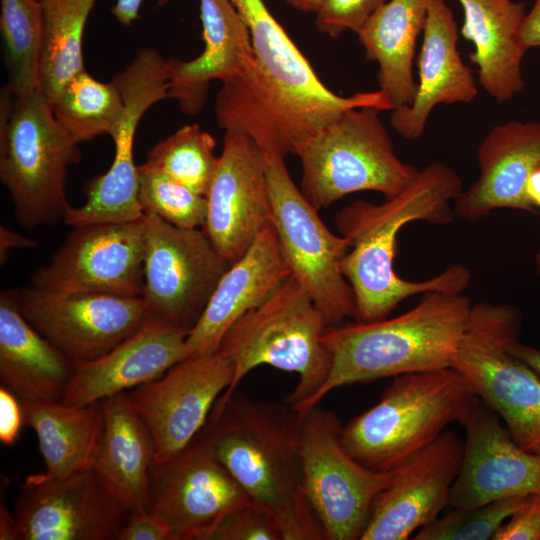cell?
I'll use <instances>...</instances> for the list:
<instances>
[{"mask_svg": "<svg viewBox=\"0 0 540 540\" xmlns=\"http://www.w3.org/2000/svg\"><path fill=\"white\" fill-rule=\"evenodd\" d=\"M462 191L457 172L435 162L419 170L402 192L384 202L357 200L337 213V229L350 244L341 268L353 291L356 321L387 318L403 300L416 294L463 293L468 288L471 271L462 264L450 265L423 281L406 280L394 268L401 229L415 221L451 223L455 217L451 204Z\"/></svg>", "mask_w": 540, "mask_h": 540, "instance_id": "cell-1", "label": "cell"}, {"mask_svg": "<svg viewBox=\"0 0 540 540\" xmlns=\"http://www.w3.org/2000/svg\"><path fill=\"white\" fill-rule=\"evenodd\" d=\"M301 429L288 403L236 390L215 403L199 435L250 500L274 515L281 540H326L302 488Z\"/></svg>", "mask_w": 540, "mask_h": 540, "instance_id": "cell-2", "label": "cell"}, {"mask_svg": "<svg viewBox=\"0 0 540 540\" xmlns=\"http://www.w3.org/2000/svg\"><path fill=\"white\" fill-rule=\"evenodd\" d=\"M472 305L463 293L427 291L396 317L327 327L330 372L300 416L346 385L452 367Z\"/></svg>", "mask_w": 540, "mask_h": 540, "instance_id": "cell-3", "label": "cell"}, {"mask_svg": "<svg viewBox=\"0 0 540 540\" xmlns=\"http://www.w3.org/2000/svg\"><path fill=\"white\" fill-rule=\"evenodd\" d=\"M328 325L304 287L291 275L258 307L225 333L218 352L234 365L231 385L217 401L233 394L260 365L295 373L298 383L285 402L299 414L325 383L331 354L322 336Z\"/></svg>", "mask_w": 540, "mask_h": 540, "instance_id": "cell-4", "label": "cell"}, {"mask_svg": "<svg viewBox=\"0 0 540 540\" xmlns=\"http://www.w3.org/2000/svg\"><path fill=\"white\" fill-rule=\"evenodd\" d=\"M478 400L453 367L394 377L379 401L342 428V443L362 465L391 471L461 422Z\"/></svg>", "mask_w": 540, "mask_h": 540, "instance_id": "cell-5", "label": "cell"}, {"mask_svg": "<svg viewBox=\"0 0 540 540\" xmlns=\"http://www.w3.org/2000/svg\"><path fill=\"white\" fill-rule=\"evenodd\" d=\"M0 179L18 223L34 229L65 219L68 169L81 154L41 89L15 98L4 87L0 109Z\"/></svg>", "mask_w": 540, "mask_h": 540, "instance_id": "cell-6", "label": "cell"}, {"mask_svg": "<svg viewBox=\"0 0 540 540\" xmlns=\"http://www.w3.org/2000/svg\"><path fill=\"white\" fill-rule=\"evenodd\" d=\"M375 107L350 109L308 137L297 148L301 191L318 211L346 195L376 191L391 198L419 170L399 159Z\"/></svg>", "mask_w": 540, "mask_h": 540, "instance_id": "cell-7", "label": "cell"}, {"mask_svg": "<svg viewBox=\"0 0 540 540\" xmlns=\"http://www.w3.org/2000/svg\"><path fill=\"white\" fill-rule=\"evenodd\" d=\"M521 327L513 305L473 304L452 367L503 419L515 442L532 451L540 445V377L509 349Z\"/></svg>", "mask_w": 540, "mask_h": 540, "instance_id": "cell-8", "label": "cell"}, {"mask_svg": "<svg viewBox=\"0 0 540 540\" xmlns=\"http://www.w3.org/2000/svg\"><path fill=\"white\" fill-rule=\"evenodd\" d=\"M271 222L291 275L304 287L328 327L355 317V300L341 264L349 241L336 235L293 182L285 158L264 153Z\"/></svg>", "mask_w": 540, "mask_h": 540, "instance_id": "cell-9", "label": "cell"}, {"mask_svg": "<svg viewBox=\"0 0 540 540\" xmlns=\"http://www.w3.org/2000/svg\"><path fill=\"white\" fill-rule=\"evenodd\" d=\"M342 428L337 414L319 405L302 416V488L326 540L360 539L376 496L394 473L353 458L342 443Z\"/></svg>", "mask_w": 540, "mask_h": 540, "instance_id": "cell-10", "label": "cell"}, {"mask_svg": "<svg viewBox=\"0 0 540 540\" xmlns=\"http://www.w3.org/2000/svg\"><path fill=\"white\" fill-rule=\"evenodd\" d=\"M144 286L150 316L190 331L230 264L202 228L145 214Z\"/></svg>", "mask_w": 540, "mask_h": 540, "instance_id": "cell-11", "label": "cell"}, {"mask_svg": "<svg viewBox=\"0 0 540 540\" xmlns=\"http://www.w3.org/2000/svg\"><path fill=\"white\" fill-rule=\"evenodd\" d=\"M12 291L24 318L75 366L103 356L151 317L142 296Z\"/></svg>", "mask_w": 540, "mask_h": 540, "instance_id": "cell-12", "label": "cell"}, {"mask_svg": "<svg viewBox=\"0 0 540 540\" xmlns=\"http://www.w3.org/2000/svg\"><path fill=\"white\" fill-rule=\"evenodd\" d=\"M17 540H118L131 516L93 467L29 475L15 504Z\"/></svg>", "mask_w": 540, "mask_h": 540, "instance_id": "cell-13", "label": "cell"}, {"mask_svg": "<svg viewBox=\"0 0 540 540\" xmlns=\"http://www.w3.org/2000/svg\"><path fill=\"white\" fill-rule=\"evenodd\" d=\"M31 286L61 293L142 296L145 219L73 227Z\"/></svg>", "mask_w": 540, "mask_h": 540, "instance_id": "cell-14", "label": "cell"}, {"mask_svg": "<svg viewBox=\"0 0 540 540\" xmlns=\"http://www.w3.org/2000/svg\"><path fill=\"white\" fill-rule=\"evenodd\" d=\"M233 377V363L216 351L190 356L127 392L152 435L155 462L167 461L198 436Z\"/></svg>", "mask_w": 540, "mask_h": 540, "instance_id": "cell-15", "label": "cell"}, {"mask_svg": "<svg viewBox=\"0 0 540 540\" xmlns=\"http://www.w3.org/2000/svg\"><path fill=\"white\" fill-rule=\"evenodd\" d=\"M151 510L179 540H211L220 523L251 500L207 443L198 436L150 470Z\"/></svg>", "mask_w": 540, "mask_h": 540, "instance_id": "cell-16", "label": "cell"}, {"mask_svg": "<svg viewBox=\"0 0 540 540\" xmlns=\"http://www.w3.org/2000/svg\"><path fill=\"white\" fill-rule=\"evenodd\" d=\"M203 231L231 265L271 222L264 153L249 136L225 131Z\"/></svg>", "mask_w": 540, "mask_h": 540, "instance_id": "cell-17", "label": "cell"}, {"mask_svg": "<svg viewBox=\"0 0 540 540\" xmlns=\"http://www.w3.org/2000/svg\"><path fill=\"white\" fill-rule=\"evenodd\" d=\"M463 441L444 431L393 469L390 484L375 498L360 540H406L449 506Z\"/></svg>", "mask_w": 540, "mask_h": 540, "instance_id": "cell-18", "label": "cell"}, {"mask_svg": "<svg viewBox=\"0 0 540 540\" xmlns=\"http://www.w3.org/2000/svg\"><path fill=\"white\" fill-rule=\"evenodd\" d=\"M466 431L449 506L469 509L540 492V455L521 448L479 398L460 422Z\"/></svg>", "mask_w": 540, "mask_h": 540, "instance_id": "cell-19", "label": "cell"}, {"mask_svg": "<svg viewBox=\"0 0 540 540\" xmlns=\"http://www.w3.org/2000/svg\"><path fill=\"white\" fill-rule=\"evenodd\" d=\"M188 334L186 329L150 317L103 356L77 365L62 401L88 405L160 378L190 357Z\"/></svg>", "mask_w": 540, "mask_h": 540, "instance_id": "cell-20", "label": "cell"}, {"mask_svg": "<svg viewBox=\"0 0 540 540\" xmlns=\"http://www.w3.org/2000/svg\"><path fill=\"white\" fill-rule=\"evenodd\" d=\"M477 160L478 178L454 201L455 216L473 222L497 209L536 212L525 186L540 167V122L495 125L480 143Z\"/></svg>", "mask_w": 540, "mask_h": 540, "instance_id": "cell-21", "label": "cell"}, {"mask_svg": "<svg viewBox=\"0 0 540 540\" xmlns=\"http://www.w3.org/2000/svg\"><path fill=\"white\" fill-rule=\"evenodd\" d=\"M458 37L457 23L445 0H430L413 101L391 111V125L403 138H420L438 104L470 103L477 96L473 73L458 50Z\"/></svg>", "mask_w": 540, "mask_h": 540, "instance_id": "cell-22", "label": "cell"}, {"mask_svg": "<svg viewBox=\"0 0 540 540\" xmlns=\"http://www.w3.org/2000/svg\"><path fill=\"white\" fill-rule=\"evenodd\" d=\"M272 222L220 279L204 312L189 331L190 356L216 352L229 328L258 307L289 277Z\"/></svg>", "mask_w": 540, "mask_h": 540, "instance_id": "cell-23", "label": "cell"}, {"mask_svg": "<svg viewBox=\"0 0 540 540\" xmlns=\"http://www.w3.org/2000/svg\"><path fill=\"white\" fill-rule=\"evenodd\" d=\"M199 5L203 51L188 61L167 59L169 98L189 115L203 107L212 80L243 77L254 67L248 27L231 1L199 0Z\"/></svg>", "mask_w": 540, "mask_h": 540, "instance_id": "cell-24", "label": "cell"}, {"mask_svg": "<svg viewBox=\"0 0 540 540\" xmlns=\"http://www.w3.org/2000/svg\"><path fill=\"white\" fill-rule=\"evenodd\" d=\"M75 364L22 315L12 290L0 295V381L21 403L62 401Z\"/></svg>", "mask_w": 540, "mask_h": 540, "instance_id": "cell-25", "label": "cell"}, {"mask_svg": "<svg viewBox=\"0 0 540 540\" xmlns=\"http://www.w3.org/2000/svg\"><path fill=\"white\" fill-rule=\"evenodd\" d=\"M464 23L460 34L474 45L469 54L477 66L479 84L497 102L520 93L524 86L521 65L527 48L520 31L525 4L512 0H457Z\"/></svg>", "mask_w": 540, "mask_h": 540, "instance_id": "cell-26", "label": "cell"}, {"mask_svg": "<svg viewBox=\"0 0 540 540\" xmlns=\"http://www.w3.org/2000/svg\"><path fill=\"white\" fill-rule=\"evenodd\" d=\"M100 402L104 426L92 467L131 514L150 511L149 476L155 462L152 435L127 392Z\"/></svg>", "mask_w": 540, "mask_h": 540, "instance_id": "cell-27", "label": "cell"}, {"mask_svg": "<svg viewBox=\"0 0 540 540\" xmlns=\"http://www.w3.org/2000/svg\"><path fill=\"white\" fill-rule=\"evenodd\" d=\"M429 3L430 0H390L356 32L367 60L378 64L379 90L387 97L392 110L413 101L417 86L413 60Z\"/></svg>", "mask_w": 540, "mask_h": 540, "instance_id": "cell-28", "label": "cell"}, {"mask_svg": "<svg viewBox=\"0 0 540 540\" xmlns=\"http://www.w3.org/2000/svg\"><path fill=\"white\" fill-rule=\"evenodd\" d=\"M24 424L38 439L45 473L63 477L93 466L104 426L101 402H24Z\"/></svg>", "mask_w": 540, "mask_h": 540, "instance_id": "cell-29", "label": "cell"}, {"mask_svg": "<svg viewBox=\"0 0 540 540\" xmlns=\"http://www.w3.org/2000/svg\"><path fill=\"white\" fill-rule=\"evenodd\" d=\"M44 42L40 89L50 106L63 87L85 69L83 37L97 0H40Z\"/></svg>", "mask_w": 540, "mask_h": 540, "instance_id": "cell-30", "label": "cell"}, {"mask_svg": "<svg viewBox=\"0 0 540 540\" xmlns=\"http://www.w3.org/2000/svg\"><path fill=\"white\" fill-rule=\"evenodd\" d=\"M54 117L78 144L117 132L124 114V102L117 85L101 82L86 69L76 74L51 106Z\"/></svg>", "mask_w": 540, "mask_h": 540, "instance_id": "cell-31", "label": "cell"}, {"mask_svg": "<svg viewBox=\"0 0 540 540\" xmlns=\"http://www.w3.org/2000/svg\"><path fill=\"white\" fill-rule=\"evenodd\" d=\"M0 28L3 38L8 83L15 98L40 90L44 42L40 0H1Z\"/></svg>", "mask_w": 540, "mask_h": 540, "instance_id": "cell-32", "label": "cell"}, {"mask_svg": "<svg viewBox=\"0 0 540 540\" xmlns=\"http://www.w3.org/2000/svg\"><path fill=\"white\" fill-rule=\"evenodd\" d=\"M216 140L199 125H185L152 147L146 162L206 196L219 165Z\"/></svg>", "mask_w": 540, "mask_h": 540, "instance_id": "cell-33", "label": "cell"}, {"mask_svg": "<svg viewBox=\"0 0 540 540\" xmlns=\"http://www.w3.org/2000/svg\"><path fill=\"white\" fill-rule=\"evenodd\" d=\"M138 198L144 214L181 228H203L206 196L178 183L148 162L138 165Z\"/></svg>", "mask_w": 540, "mask_h": 540, "instance_id": "cell-34", "label": "cell"}, {"mask_svg": "<svg viewBox=\"0 0 540 540\" xmlns=\"http://www.w3.org/2000/svg\"><path fill=\"white\" fill-rule=\"evenodd\" d=\"M526 497L503 498L469 509L453 508L418 530L413 539L493 540L500 526L523 504Z\"/></svg>", "mask_w": 540, "mask_h": 540, "instance_id": "cell-35", "label": "cell"}, {"mask_svg": "<svg viewBox=\"0 0 540 540\" xmlns=\"http://www.w3.org/2000/svg\"><path fill=\"white\" fill-rule=\"evenodd\" d=\"M211 540H281V535L274 515L250 501L229 514Z\"/></svg>", "mask_w": 540, "mask_h": 540, "instance_id": "cell-36", "label": "cell"}, {"mask_svg": "<svg viewBox=\"0 0 540 540\" xmlns=\"http://www.w3.org/2000/svg\"><path fill=\"white\" fill-rule=\"evenodd\" d=\"M386 0H326L316 13L317 30L336 38L345 31L357 32Z\"/></svg>", "mask_w": 540, "mask_h": 540, "instance_id": "cell-37", "label": "cell"}, {"mask_svg": "<svg viewBox=\"0 0 540 540\" xmlns=\"http://www.w3.org/2000/svg\"><path fill=\"white\" fill-rule=\"evenodd\" d=\"M493 540H540V492L527 495L523 504L500 526Z\"/></svg>", "mask_w": 540, "mask_h": 540, "instance_id": "cell-38", "label": "cell"}, {"mask_svg": "<svg viewBox=\"0 0 540 540\" xmlns=\"http://www.w3.org/2000/svg\"><path fill=\"white\" fill-rule=\"evenodd\" d=\"M118 540H179L169 522L152 510L131 514Z\"/></svg>", "mask_w": 540, "mask_h": 540, "instance_id": "cell-39", "label": "cell"}, {"mask_svg": "<svg viewBox=\"0 0 540 540\" xmlns=\"http://www.w3.org/2000/svg\"><path fill=\"white\" fill-rule=\"evenodd\" d=\"M24 424L22 404L19 399L4 387H0V442L13 445L19 437Z\"/></svg>", "mask_w": 540, "mask_h": 540, "instance_id": "cell-40", "label": "cell"}, {"mask_svg": "<svg viewBox=\"0 0 540 540\" xmlns=\"http://www.w3.org/2000/svg\"><path fill=\"white\" fill-rule=\"evenodd\" d=\"M520 36L527 50L540 47V0H535L531 10L526 13Z\"/></svg>", "mask_w": 540, "mask_h": 540, "instance_id": "cell-41", "label": "cell"}, {"mask_svg": "<svg viewBox=\"0 0 540 540\" xmlns=\"http://www.w3.org/2000/svg\"><path fill=\"white\" fill-rule=\"evenodd\" d=\"M38 243L26 236L11 230L5 225L0 226V264L4 265L11 249L35 248Z\"/></svg>", "mask_w": 540, "mask_h": 540, "instance_id": "cell-42", "label": "cell"}, {"mask_svg": "<svg viewBox=\"0 0 540 540\" xmlns=\"http://www.w3.org/2000/svg\"><path fill=\"white\" fill-rule=\"evenodd\" d=\"M143 0H116L110 12L122 25L129 27L139 17Z\"/></svg>", "mask_w": 540, "mask_h": 540, "instance_id": "cell-43", "label": "cell"}, {"mask_svg": "<svg viewBox=\"0 0 540 540\" xmlns=\"http://www.w3.org/2000/svg\"><path fill=\"white\" fill-rule=\"evenodd\" d=\"M509 349L540 377V349L522 344L519 339L510 342Z\"/></svg>", "mask_w": 540, "mask_h": 540, "instance_id": "cell-44", "label": "cell"}, {"mask_svg": "<svg viewBox=\"0 0 540 540\" xmlns=\"http://www.w3.org/2000/svg\"><path fill=\"white\" fill-rule=\"evenodd\" d=\"M0 539L17 540V528L15 516H12L5 503L0 505Z\"/></svg>", "mask_w": 540, "mask_h": 540, "instance_id": "cell-45", "label": "cell"}, {"mask_svg": "<svg viewBox=\"0 0 540 540\" xmlns=\"http://www.w3.org/2000/svg\"><path fill=\"white\" fill-rule=\"evenodd\" d=\"M526 196L530 203L540 208V167L528 178L525 186Z\"/></svg>", "mask_w": 540, "mask_h": 540, "instance_id": "cell-46", "label": "cell"}, {"mask_svg": "<svg viewBox=\"0 0 540 540\" xmlns=\"http://www.w3.org/2000/svg\"><path fill=\"white\" fill-rule=\"evenodd\" d=\"M289 6L305 13H317L326 0H283Z\"/></svg>", "mask_w": 540, "mask_h": 540, "instance_id": "cell-47", "label": "cell"}, {"mask_svg": "<svg viewBox=\"0 0 540 540\" xmlns=\"http://www.w3.org/2000/svg\"><path fill=\"white\" fill-rule=\"evenodd\" d=\"M536 268H537L538 275L540 277V252L536 256Z\"/></svg>", "mask_w": 540, "mask_h": 540, "instance_id": "cell-48", "label": "cell"}, {"mask_svg": "<svg viewBox=\"0 0 540 540\" xmlns=\"http://www.w3.org/2000/svg\"><path fill=\"white\" fill-rule=\"evenodd\" d=\"M532 452H534V453L540 455V445H538L537 447H535V448L532 450Z\"/></svg>", "mask_w": 540, "mask_h": 540, "instance_id": "cell-49", "label": "cell"}]
</instances>
